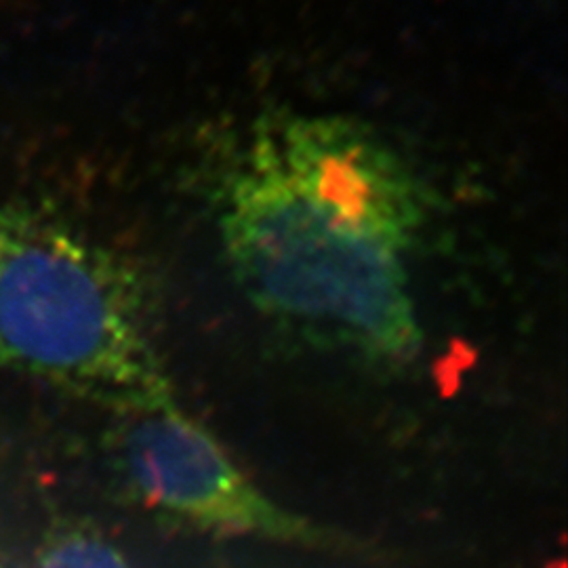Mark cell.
I'll return each mask as SVG.
<instances>
[{
	"instance_id": "obj_3",
	"label": "cell",
	"mask_w": 568,
	"mask_h": 568,
	"mask_svg": "<svg viewBox=\"0 0 568 568\" xmlns=\"http://www.w3.org/2000/svg\"><path fill=\"white\" fill-rule=\"evenodd\" d=\"M114 469L129 497L190 527L297 546L335 537L255 487L224 447L175 400L124 410L112 440Z\"/></svg>"
},
{
	"instance_id": "obj_4",
	"label": "cell",
	"mask_w": 568,
	"mask_h": 568,
	"mask_svg": "<svg viewBox=\"0 0 568 568\" xmlns=\"http://www.w3.org/2000/svg\"><path fill=\"white\" fill-rule=\"evenodd\" d=\"M37 568H131L119 549L95 528H53L37 554Z\"/></svg>"
},
{
	"instance_id": "obj_2",
	"label": "cell",
	"mask_w": 568,
	"mask_h": 568,
	"mask_svg": "<svg viewBox=\"0 0 568 568\" xmlns=\"http://www.w3.org/2000/svg\"><path fill=\"white\" fill-rule=\"evenodd\" d=\"M0 368L119 413L175 400L138 272L44 203H0Z\"/></svg>"
},
{
	"instance_id": "obj_1",
	"label": "cell",
	"mask_w": 568,
	"mask_h": 568,
	"mask_svg": "<svg viewBox=\"0 0 568 568\" xmlns=\"http://www.w3.org/2000/svg\"><path fill=\"white\" fill-rule=\"evenodd\" d=\"M424 224L413 171L365 122H260L225 175L220 232L248 300L368 358H415L406 253Z\"/></svg>"
}]
</instances>
